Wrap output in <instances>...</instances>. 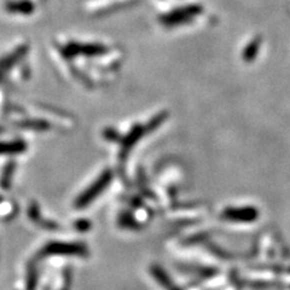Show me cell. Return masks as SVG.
I'll use <instances>...</instances> for the list:
<instances>
[{
  "label": "cell",
  "instance_id": "obj_6",
  "mask_svg": "<svg viewBox=\"0 0 290 290\" xmlns=\"http://www.w3.org/2000/svg\"><path fill=\"white\" fill-rule=\"evenodd\" d=\"M118 224L122 226V228H130V230H134V228H138L137 220L132 216H128V214H122L120 216V219H118Z\"/></svg>",
  "mask_w": 290,
  "mask_h": 290
},
{
  "label": "cell",
  "instance_id": "obj_7",
  "mask_svg": "<svg viewBox=\"0 0 290 290\" xmlns=\"http://www.w3.org/2000/svg\"><path fill=\"white\" fill-rule=\"evenodd\" d=\"M36 271L32 268L28 272V278H27V290H36Z\"/></svg>",
  "mask_w": 290,
  "mask_h": 290
},
{
  "label": "cell",
  "instance_id": "obj_5",
  "mask_svg": "<svg viewBox=\"0 0 290 290\" xmlns=\"http://www.w3.org/2000/svg\"><path fill=\"white\" fill-rule=\"evenodd\" d=\"M182 268L185 270L186 272H190V274H198L204 278L213 277V276H216L218 274L216 268H204V266H198V265H182Z\"/></svg>",
  "mask_w": 290,
  "mask_h": 290
},
{
  "label": "cell",
  "instance_id": "obj_4",
  "mask_svg": "<svg viewBox=\"0 0 290 290\" xmlns=\"http://www.w3.org/2000/svg\"><path fill=\"white\" fill-rule=\"evenodd\" d=\"M222 216L226 220L231 222H244V220H250L253 218V213L248 210H237V208H228L222 214Z\"/></svg>",
  "mask_w": 290,
  "mask_h": 290
},
{
  "label": "cell",
  "instance_id": "obj_2",
  "mask_svg": "<svg viewBox=\"0 0 290 290\" xmlns=\"http://www.w3.org/2000/svg\"><path fill=\"white\" fill-rule=\"evenodd\" d=\"M110 182V176L109 173H106L104 176H102L97 182H94L88 188H86L82 194L79 196V198L75 201V207L76 208H85L90 204L96 197H98L103 192V190L108 186Z\"/></svg>",
  "mask_w": 290,
  "mask_h": 290
},
{
  "label": "cell",
  "instance_id": "obj_1",
  "mask_svg": "<svg viewBox=\"0 0 290 290\" xmlns=\"http://www.w3.org/2000/svg\"><path fill=\"white\" fill-rule=\"evenodd\" d=\"M80 256L88 255V248L84 243L78 242H51L40 252V256Z\"/></svg>",
  "mask_w": 290,
  "mask_h": 290
},
{
  "label": "cell",
  "instance_id": "obj_3",
  "mask_svg": "<svg viewBox=\"0 0 290 290\" xmlns=\"http://www.w3.org/2000/svg\"><path fill=\"white\" fill-rule=\"evenodd\" d=\"M150 274H152L154 280H155L164 290H182L173 282L172 278L168 276L167 272L164 271L161 266L152 265V268H150Z\"/></svg>",
  "mask_w": 290,
  "mask_h": 290
},
{
  "label": "cell",
  "instance_id": "obj_8",
  "mask_svg": "<svg viewBox=\"0 0 290 290\" xmlns=\"http://www.w3.org/2000/svg\"><path fill=\"white\" fill-rule=\"evenodd\" d=\"M75 228H76L79 231L85 232L90 228V222H86V220H80V222H78L76 224H75Z\"/></svg>",
  "mask_w": 290,
  "mask_h": 290
}]
</instances>
